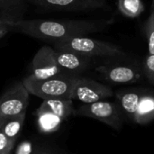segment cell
Masks as SVG:
<instances>
[{"label": "cell", "instance_id": "17", "mask_svg": "<svg viewBox=\"0 0 154 154\" xmlns=\"http://www.w3.org/2000/svg\"><path fill=\"white\" fill-rule=\"evenodd\" d=\"M117 8L123 15L129 18L139 17L145 9L143 0H117Z\"/></svg>", "mask_w": 154, "mask_h": 154}, {"label": "cell", "instance_id": "5", "mask_svg": "<svg viewBox=\"0 0 154 154\" xmlns=\"http://www.w3.org/2000/svg\"><path fill=\"white\" fill-rule=\"evenodd\" d=\"M61 74H67L58 66L55 59V50L50 45L39 49L31 62V71L26 77L30 79L42 80Z\"/></svg>", "mask_w": 154, "mask_h": 154}, {"label": "cell", "instance_id": "3", "mask_svg": "<svg viewBox=\"0 0 154 154\" xmlns=\"http://www.w3.org/2000/svg\"><path fill=\"white\" fill-rule=\"evenodd\" d=\"M77 77L79 76L61 74L42 80L30 79L25 77L22 81L30 94L42 100L55 98L71 99V92Z\"/></svg>", "mask_w": 154, "mask_h": 154}, {"label": "cell", "instance_id": "6", "mask_svg": "<svg viewBox=\"0 0 154 154\" xmlns=\"http://www.w3.org/2000/svg\"><path fill=\"white\" fill-rule=\"evenodd\" d=\"M113 95L114 92L108 86L92 79L79 76L72 88L71 99L78 100L82 104H90L105 100Z\"/></svg>", "mask_w": 154, "mask_h": 154}, {"label": "cell", "instance_id": "21", "mask_svg": "<svg viewBox=\"0 0 154 154\" xmlns=\"http://www.w3.org/2000/svg\"><path fill=\"white\" fill-rule=\"evenodd\" d=\"M12 154H33L32 153V145L30 142L22 143L16 150Z\"/></svg>", "mask_w": 154, "mask_h": 154}, {"label": "cell", "instance_id": "23", "mask_svg": "<svg viewBox=\"0 0 154 154\" xmlns=\"http://www.w3.org/2000/svg\"><path fill=\"white\" fill-rule=\"evenodd\" d=\"M5 120V118L2 117V116H0V130H1V127H2V125H3V124H4Z\"/></svg>", "mask_w": 154, "mask_h": 154}, {"label": "cell", "instance_id": "19", "mask_svg": "<svg viewBox=\"0 0 154 154\" xmlns=\"http://www.w3.org/2000/svg\"><path fill=\"white\" fill-rule=\"evenodd\" d=\"M143 73L154 86V54H148L143 61Z\"/></svg>", "mask_w": 154, "mask_h": 154}, {"label": "cell", "instance_id": "22", "mask_svg": "<svg viewBox=\"0 0 154 154\" xmlns=\"http://www.w3.org/2000/svg\"><path fill=\"white\" fill-rule=\"evenodd\" d=\"M10 32H11V29H10V27L8 25L5 26V27H0V39L5 37Z\"/></svg>", "mask_w": 154, "mask_h": 154}, {"label": "cell", "instance_id": "13", "mask_svg": "<svg viewBox=\"0 0 154 154\" xmlns=\"http://www.w3.org/2000/svg\"><path fill=\"white\" fill-rule=\"evenodd\" d=\"M35 115L37 116L39 131L44 134L57 132L64 121L51 111L42 106L38 107V109L35 111Z\"/></svg>", "mask_w": 154, "mask_h": 154}, {"label": "cell", "instance_id": "11", "mask_svg": "<svg viewBox=\"0 0 154 154\" xmlns=\"http://www.w3.org/2000/svg\"><path fill=\"white\" fill-rule=\"evenodd\" d=\"M28 0H0V22L8 23L24 19Z\"/></svg>", "mask_w": 154, "mask_h": 154}, {"label": "cell", "instance_id": "18", "mask_svg": "<svg viewBox=\"0 0 154 154\" xmlns=\"http://www.w3.org/2000/svg\"><path fill=\"white\" fill-rule=\"evenodd\" d=\"M144 29L148 41V54H154V10L148 17Z\"/></svg>", "mask_w": 154, "mask_h": 154}, {"label": "cell", "instance_id": "10", "mask_svg": "<svg viewBox=\"0 0 154 154\" xmlns=\"http://www.w3.org/2000/svg\"><path fill=\"white\" fill-rule=\"evenodd\" d=\"M55 59L63 72L74 76H80L92 66L91 57L71 51L55 50Z\"/></svg>", "mask_w": 154, "mask_h": 154}, {"label": "cell", "instance_id": "9", "mask_svg": "<svg viewBox=\"0 0 154 154\" xmlns=\"http://www.w3.org/2000/svg\"><path fill=\"white\" fill-rule=\"evenodd\" d=\"M97 71L109 83L131 84L138 82L143 78V70L133 65H101Z\"/></svg>", "mask_w": 154, "mask_h": 154}, {"label": "cell", "instance_id": "20", "mask_svg": "<svg viewBox=\"0 0 154 154\" xmlns=\"http://www.w3.org/2000/svg\"><path fill=\"white\" fill-rule=\"evenodd\" d=\"M15 142L11 141L0 131V154L12 153Z\"/></svg>", "mask_w": 154, "mask_h": 154}, {"label": "cell", "instance_id": "27", "mask_svg": "<svg viewBox=\"0 0 154 154\" xmlns=\"http://www.w3.org/2000/svg\"><path fill=\"white\" fill-rule=\"evenodd\" d=\"M7 154H12V153H7Z\"/></svg>", "mask_w": 154, "mask_h": 154}, {"label": "cell", "instance_id": "1", "mask_svg": "<svg viewBox=\"0 0 154 154\" xmlns=\"http://www.w3.org/2000/svg\"><path fill=\"white\" fill-rule=\"evenodd\" d=\"M114 23V19L97 20H48L33 19L8 23L11 32L54 43L58 41L87 35L106 30Z\"/></svg>", "mask_w": 154, "mask_h": 154}, {"label": "cell", "instance_id": "8", "mask_svg": "<svg viewBox=\"0 0 154 154\" xmlns=\"http://www.w3.org/2000/svg\"><path fill=\"white\" fill-rule=\"evenodd\" d=\"M39 8L51 11H90L108 7L106 0H28Z\"/></svg>", "mask_w": 154, "mask_h": 154}, {"label": "cell", "instance_id": "2", "mask_svg": "<svg viewBox=\"0 0 154 154\" xmlns=\"http://www.w3.org/2000/svg\"><path fill=\"white\" fill-rule=\"evenodd\" d=\"M55 50H64L78 52L88 57H119L125 53L117 45L87 37L86 35H79L66 38L53 43Z\"/></svg>", "mask_w": 154, "mask_h": 154}, {"label": "cell", "instance_id": "25", "mask_svg": "<svg viewBox=\"0 0 154 154\" xmlns=\"http://www.w3.org/2000/svg\"><path fill=\"white\" fill-rule=\"evenodd\" d=\"M151 7H152V11H153L154 10V0H152V5H151Z\"/></svg>", "mask_w": 154, "mask_h": 154}, {"label": "cell", "instance_id": "24", "mask_svg": "<svg viewBox=\"0 0 154 154\" xmlns=\"http://www.w3.org/2000/svg\"><path fill=\"white\" fill-rule=\"evenodd\" d=\"M5 26H7V24H6V23H5L0 22V27H5Z\"/></svg>", "mask_w": 154, "mask_h": 154}, {"label": "cell", "instance_id": "7", "mask_svg": "<svg viewBox=\"0 0 154 154\" xmlns=\"http://www.w3.org/2000/svg\"><path fill=\"white\" fill-rule=\"evenodd\" d=\"M30 93L23 81H17L0 96V116L8 118L26 112Z\"/></svg>", "mask_w": 154, "mask_h": 154}, {"label": "cell", "instance_id": "14", "mask_svg": "<svg viewBox=\"0 0 154 154\" xmlns=\"http://www.w3.org/2000/svg\"><path fill=\"white\" fill-rule=\"evenodd\" d=\"M40 106L51 111L64 121L67 120L69 116H74L75 113V108L73 106L72 99H66V98L46 99L42 101Z\"/></svg>", "mask_w": 154, "mask_h": 154}, {"label": "cell", "instance_id": "15", "mask_svg": "<svg viewBox=\"0 0 154 154\" xmlns=\"http://www.w3.org/2000/svg\"><path fill=\"white\" fill-rule=\"evenodd\" d=\"M154 120V95L145 93L143 95L133 122L138 125H146Z\"/></svg>", "mask_w": 154, "mask_h": 154}, {"label": "cell", "instance_id": "26", "mask_svg": "<svg viewBox=\"0 0 154 154\" xmlns=\"http://www.w3.org/2000/svg\"><path fill=\"white\" fill-rule=\"evenodd\" d=\"M37 154H50V153H47V152H39V153H37Z\"/></svg>", "mask_w": 154, "mask_h": 154}, {"label": "cell", "instance_id": "12", "mask_svg": "<svg viewBox=\"0 0 154 154\" xmlns=\"http://www.w3.org/2000/svg\"><path fill=\"white\" fill-rule=\"evenodd\" d=\"M143 94L144 92L140 89H123L116 93L118 106L122 113L132 121Z\"/></svg>", "mask_w": 154, "mask_h": 154}, {"label": "cell", "instance_id": "16", "mask_svg": "<svg viewBox=\"0 0 154 154\" xmlns=\"http://www.w3.org/2000/svg\"><path fill=\"white\" fill-rule=\"evenodd\" d=\"M25 116H26V112L14 116L5 118L0 131L5 135H6L11 141L16 142L22 132Z\"/></svg>", "mask_w": 154, "mask_h": 154}, {"label": "cell", "instance_id": "4", "mask_svg": "<svg viewBox=\"0 0 154 154\" xmlns=\"http://www.w3.org/2000/svg\"><path fill=\"white\" fill-rule=\"evenodd\" d=\"M74 116L94 118L116 130H120L124 122V114L118 104L106 100L83 104L75 109Z\"/></svg>", "mask_w": 154, "mask_h": 154}]
</instances>
